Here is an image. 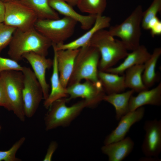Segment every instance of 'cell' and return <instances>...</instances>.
I'll return each instance as SVG.
<instances>
[{
    "label": "cell",
    "instance_id": "44dd1931",
    "mask_svg": "<svg viewBox=\"0 0 161 161\" xmlns=\"http://www.w3.org/2000/svg\"><path fill=\"white\" fill-rule=\"evenodd\" d=\"M98 76L107 94L122 92L126 88L124 75L99 70Z\"/></svg>",
    "mask_w": 161,
    "mask_h": 161
},
{
    "label": "cell",
    "instance_id": "7c38bea8",
    "mask_svg": "<svg viewBox=\"0 0 161 161\" xmlns=\"http://www.w3.org/2000/svg\"><path fill=\"white\" fill-rule=\"evenodd\" d=\"M145 108L143 106L129 112L119 120L117 127L105 138L104 145L119 141L124 138L132 126L144 117Z\"/></svg>",
    "mask_w": 161,
    "mask_h": 161
},
{
    "label": "cell",
    "instance_id": "74e56055",
    "mask_svg": "<svg viewBox=\"0 0 161 161\" xmlns=\"http://www.w3.org/2000/svg\"><path fill=\"white\" fill-rule=\"evenodd\" d=\"M1 126H0V131L1 130Z\"/></svg>",
    "mask_w": 161,
    "mask_h": 161
},
{
    "label": "cell",
    "instance_id": "9a60e30c",
    "mask_svg": "<svg viewBox=\"0 0 161 161\" xmlns=\"http://www.w3.org/2000/svg\"><path fill=\"white\" fill-rule=\"evenodd\" d=\"M50 6L58 13L71 18L79 23L81 28L88 30L94 25L97 16L80 14L64 0H48Z\"/></svg>",
    "mask_w": 161,
    "mask_h": 161
},
{
    "label": "cell",
    "instance_id": "7402d4cb",
    "mask_svg": "<svg viewBox=\"0 0 161 161\" xmlns=\"http://www.w3.org/2000/svg\"><path fill=\"white\" fill-rule=\"evenodd\" d=\"M134 92L132 89L126 92L106 95L103 100L112 105L115 108L116 120H119L123 116L130 111L129 102Z\"/></svg>",
    "mask_w": 161,
    "mask_h": 161
},
{
    "label": "cell",
    "instance_id": "3957f363",
    "mask_svg": "<svg viewBox=\"0 0 161 161\" xmlns=\"http://www.w3.org/2000/svg\"><path fill=\"white\" fill-rule=\"evenodd\" d=\"M100 57L99 50L95 47L87 45L79 48L67 86L83 79L99 82L98 69Z\"/></svg>",
    "mask_w": 161,
    "mask_h": 161
},
{
    "label": "cell",
    "instance_id": "cb8c5ba5",
    "mask_svg": "<svg viewBox=\"0 0 161 161\" xmlns=\"http://www.w3.org/2000/svg\"><path fill=\"white\" fill-rule=\"evenodd\" d=\"M35 13L38 19H58V13L50 6L48 0H21Z\"/></svg>",
    "mask_w": 161,
    "mask_h": 161
},
{
    "label": "cell",
    "instance_id": "1f68e13d",
    "mask_svg": "<svg viewBox=\"0 0 161 161\" xmlns=\"http://www.w3.org/2000/svg\"><path fill=\"white\" fill-rule=\"evenodd\" d=\"M0 106H2L10 111L9 106L5 95L3 82L0 77Z\"/></svg>",
    "mask_w": 161,
    "mask_h": 161
},
{
    "label": "cell",
    "instance_id": "8992f818",
    "mask_svg": "<svg viewBox=\"0 0 161 161\" xmlns=\"http://www.w3.org/2000/svg\"><path fill=\"white\" fill-rule=\"evenodd\" d=\"M1 78L5 95L10 111H13L21 121L25 119L22 92L24 86V76L22 71L16 70L2 72Z\"/></svg>",
    "mask_w": 161,
    "mask_h": 161
},
{
    "label": "cell",
    "instance_id": "ffe728a7",
    "mask_svg": "<svg viewBox=\"0 0 161 161\" xmlns=\"http://www.w3.org/2000/svg\"><path fill=\"white\" fill-rule=\"evenodd\" d=\"M148 105L159 106L161 105V83L155 88L138 93L136 96L133 95L129 102L130 111H134L144 105Z\"/></svg>",
    "mask_w": 161,
    "mask_h": 161
},
{
    "label": "cell",
    "instance_id": "d6986e66",
    "mask_svg": "<svg viewBox=\"0 0 161 161\" xmlns=\"http://www.w3.org/2000/svg\"><path fill=\"white\" fill-rule=\"evenodd\" d=\"M52 47L53 49L54 57L52 73L50 79L51 89L48 97L44 102V106L47 109L49 108L52 103L57 100L67 97L68 96L66 88L64 87L60 81L55 44H52Z\"/></svg>",
    "mask_w": 161,
    "mask_h": 161
},
{
    "label": "cell",
    "instance_id": "d4e9b609",
    "mask_svg": "<svg viewBox=\"0 0 161 161\" xmlns=\"http://www.w3.org/2000/svg\"><path fill=\"white\" fill-rule=\"evenodd\" d=\"M161 55V48H156L144 64V69L142 78L144 85L148 88L152 86L156 81L157 76L156 72V67Z\"/></svg>",
    "mask_w": 161,
    "mask_h": 161
},
{
    "label": "cell",
    "instance_id": "30bf717a",
    "mask_svg": "<svg viewBox=\"0 0 161 161\" xmlns=\"http://www.w3.org/2000/svg\"><path fill=\"white\" fill-rule=\"evenodd\" d=\"M67 93L69 101L81 97L86 102L88 107L94 108L103 100L106 93L100 81L94 82L86 80L83 83L77 82L68 86Z\"/></svg>",
    "mask_w": 161,
    "mask_h": 161
},
{
    "label": "cell",
    "instance_id": "277c9868",
    "mask_svg": "<svg viewBox=\"0 0 161 161\" xmlns=\"http://www.w3.org/2000/svg\"><path fill=\"white\" fill-rule=\"evenodd\" d=\"M143 12L141 6H137L123 22L108 30L112 36L120 38L128 50L133 51L140 45Z\"/></svg>",
    "mask_w": 161,
    "mask_h": 161
},
{
    "label": "cell",
    "instance_id": "f1b7e54d",
    "mask_svg": "<svg viewBox=\"0 0 161 161\" xmlns=\"http://www.w3.org/2000/svg\"><path fill=\"white\" fill-rule=\"evenodd\" d=\"M25 138L22 137L16 141L8 150L0 151V161H18L21 160L16 157V154L25 141Z\"/></svg>",
    "mask_w": 161,
    "mask_h": 161
},
{
    "label": "cell",
    "instance_id": "f546056e",
    "mask_svg": "<svg viewBox=\"0 0 161 161\" xmlns=\"http://www.w3.org/2000/svg\"><path fill=\"white\" fill-rule=\"evenodd\" d=\"M23 66L18 62L10 58L2 57L0 56V75L3 72L9 70L22 71Z\"/></svg>",
    "mask_w": 161,
    "mask_h": 161
},
{
    "label": "cell",
    "instance_id": "d590c367",
    "mask_svg": "<svg viewBox=\"0 0 161 161\" xmlns=\"http://www.w3.org/2000/svg\"><path fill=\"white\" fill-rule=\"evenodd\" d=\"M72 7L76 6L78 0H64Z\"/></svg>",
    "mask_w": 161,
    "mask_h": 161
},
{
    "label": "cell",
    "instance_id": "4dcf8cb0",
    "mask_svg": "<svg viewBox=\"0 0 161 161\" xmlns=\"http://www.w3.org/2000/svg\"><path fill=\"white\" fill-rule=\"evenodd\" d=\"M147 30H150L153 36L161 34V22L156 16L151 20L148 23Z\"/></svg>",
    "mask_w": 161,
    "mask_h": 161
},
{
    "label": "cell",
    "instance_id": "603a6c76",
    "mask_svg": "<svg viewBox=\"0 0 161 161\" xmlns=\"http://www.w3.org/2000/svg\"><path fill=\"white\" fill-rule=\"evenodd\" d=\"M144 64L132 66L125 72L124 75L126 88H129L135 92H139L148 89L142 80V74L144 69Z\"/></svg>",
    "mask_w": 161,
    "mask_h": 161
},
{
    "label": "cell",
    "instance_id": "8fae6325",
    "mask_svg": "<svg viewBox=\"0 0 161 161\" xmlns=\"http://www.w3.org/2000/svg\"><path fill=\"white\" fill-rule=\"evenodd\" d=\"M143 129L145 133L141 145L143 153L145 157H158L161 152V120L145 121Z\"/></svg>",
    "mask_w": 161,
    "mask_h": 161
},
{
    "label": "cell",
    "instance_id": "836d02e7",
    "mask_svg": "<svg viewBox=\"0 0 161 161\" xmlns=\"http://www.w3.org/2000/svg\"><path fill=\"white\" fill-rule=\"evenodd\" d=\"M5 10L4 3L0 0V23L4 22Z\"/></svg>",
    "mask_w": 161,
    "mask_h": 161
},
{
    "label": "cell",
    "instance_id": "4316f807",
    "mask_svg": "<svg viewBox=\"0 0 161 161\" xmlns=\"http://www.w3.org/2000/svg\"><path fill=\"white\" fill-rule=\"evenodd\" d=\"M161 9V0H153L148 8L143 12L141 26L144 29L147 30L148 23L157 16V14Z\"/></svg>",
    "mask_w": 161,
    "mask_h": 161
},
{
    "label": "cell",
    "instance_id": "9c48e42d",
    "mask_svg": "<svg viewBox=\"0 0 161 161\" xmlns=\"http://www.w3.org/2000/svg\"><path fill=\"white\" fill-rule=\"evenodd\" d=\"M24 76L23 100L25 116L32 117L36 112L43 98L41 86L34 72L28 67L23 66Z\"/></svg>",
    "mask_w": 161,
    "mask_h": 161
},
{
    "label": "cell",
    "instance_id": "484cf974",
    "mask_svg": "<svg viewBox=\"0 0 161 161\" xmlns=\"http://www.w3.org/2000/svg\"><path fill=\"white\" fill-rule=\"evenodd\" d=\"M106 5V0H78L76 5L81 12L96 16L102 15Z\"/></svg>",
    "mask_w": 161,
    "mask_h": 161
},
{
    "label": "cell",
    "instance_id": "52a82bcc",
    "mask_svg": "<svg viewBox=\"0 0 161 161\" xmlns=\"http://www.w3.org/2000/svg\"><path fill=\"white\" fill-rule=\"evenodd\" d=\"M77 23L64 16L58 19H38L34 27L52 43L57 45L64 43L73 35Z\"/></svg>",
    "mask_w": 161,
    "mask_h": 161
},
{
    "label": "cell",
    "instance_id": "6da1fadb",
    "mask_svg": "<svg viewBox=\"0 0 161 161\" xmlns=\"http://www.w3.org/2000/svg\"><path fill=\"white\" fill-rule=\"evenodd\" d=\"M52 42L33 27L23 30L16 29L9 44L8 54L18 62L25 53L32 52L46 57Z\"/></svg>",
    "mask_w": 161,
    "mask_h": 161
},
{
    "label": "cell",
    "instance_id": "5b68a950",
    "mask_svg": "<svg viewBox=\"0 0 161 161\" xmlns=\"http://www.w3.org/2000/svg\"><path fill=\"white\" fill-rule=\"evenodd\" d=\"M69 101L67 97L63 98L57 100L51 104L44 119L46 130L68 126L83 109L88 107L84 100L70 106L66 104Z\"/></svg>",
    "mask_w": 161,
    "mask_h": 161
},
{
    "label": "cell",
    "instance_id": "ba28073f",
    "mask_svg": "<svg viewBox=\"0 0 161 161\" xmlns=\"http://www.w3.org/2000/svg\"><path fill=\"white\" fill-rule=\"evenodd\" d=\"M4 4L5 24L23 30L34 27L38 18L29 7L20 0L10 1Z\"/></svg>",
    "mask_w": 161,
    "mask_h": 161
},
{
    "label": "cell",
    "instance_id": "e575fe53",
    "mask_svg": "<svg viewBox=\"0 0 161 161\" xmlns=\"http://www.w3.org/2000/svg\"><path fill=\"white\" fill-rule=\"evenodd\" d=\"M140 161H160V159L158 157H142L139 159Z\"/></svg>",
    "mask_w": 161,
    "mask_h": 161
},
{
    "label": "cell",
    "instance_id": "83f0119b",
    "mask_svg": "<svg viewBox=\"0 0 161 161\" xmlns=\"http://www.w3.org/2000/svg\"><path fill=\"white\" fill-rule=\"evenodd\" d=\"M17 29L4 22L0 23V52L9 45Z\"/></svg>",
    "mask_w": 161,
    "mask_h": 161
},
{
    "label": "cell",
    "instance_id": "5bb4252c",
    "mask_svg": "<svg viewBox=\"0 0 161 161\" xmlns=\"http://www.w3.org/2000/svg\"><path fill=\"white\" fill-rule=\"evenodd\" d=\"M111 20V18L109 17L102 15L97 16L94 25L86 32L69 43L55 44L56 50L77 49L89 45L92 38L97 32L109 27Z\"/></svg>",
    "mask_w": 161,
    "mask_h": 161
},
{
    "label": "cell",
    "instance_id": "8d00e7d4",
    "mask_svg": "<svg viewBox=\"0 0 161 161\" xmlns=\"http://www.w3.org/2000/svg\"><path fill=\"white\" fill-rule=\"evenodd\" d=\"M1 1H2V2H4V3H5L6 2L13 1H17V0H0Z\"/></svg>",
    "mask_w": 161,
    "mask_h": 161
},
{
    "label": "cell",
    "instance_id": "d6a6232c",
    "mask_svg": "<svg viewBox=\"0 0 161 161\" xmlns=\"http://www.w3.org/2000/svg\"><path fill=\"white\" fill-rule=\"evenodd\" d=\"M58 144L56 141H52L50 144L46 154L43 160L44 161H50L52 155L58 147Z\"/></svg>",
    "mask_w": 161,
    "mask_h": 161
},
{
    "label": "cell",
    "instance_id": "4fadbf2b",
    "mask_svg": "<svg viewBox=\"0 0 161 161\" xmlns=\"http://www.w3.org/2000/svg\"><path fill=\"white\" fill-rule=\"evenodd\" d=\"M22 58L25 59L31 65L42 88L43 98L46 100L49 94V86L46 79V72L47 69L52 66L53 60L32 52L24 54Z\"/></svg>",
    "mask_w": 161,
    "mask_h": 161
},
{
    "label": "cell",
    "instance_id": "e0dca14e",
    "mask_svg": "<svg viewBox=\"0 0 161 161\" xmlns=\"http://www.w3.org/2000/svg\"><path fill=\"white\" fill-rule=\"evenodd\" d=\"M134 145L133 140L127 137L118 141L104 145L101 150L108 156L109 161H122L131 153Z\"/></svg>",
    "mask_w": 161,
    "mask_h": 161
},
{
    "label": "cell",
    "instance_id": "ac0fdd59",
    "mask_svg": "<svg viewBox=\"0 0 161 161\" xmlns=\"http://www.w3.org/2000/svg\"><path fill=\"white\" fill-rule=\"evenodd\" d=\"M151 55L145 46L140 45L131 52L128 53L124 61L119 66L109 68L104 71L122 75L127 69L132 66L144 64Z\"/></svg>",
    "mask_w": 161,
    "mask_h": 161
},
{
    "label": "cell",
    "instance_id": "7a4b0ae2",
    "mask_svg": "<svg viewBox=\"0 0 161 161\" xmlns=\"http://www.w3.org/2000/svg\"><path fill=\"white\" fill-rule=\"evenodd\" d=\"M89 45L96 48L100 55L98 69L105 71L112 67L128 55V50L120 40L115 39L108 30L103 29L97 32Z\"/></svg>",
    "mask_w": 161,
    "mask_h": 161
},
{
    "label": "cell",
    "instance_id": "2e32d148",
    "mask_svg": "<svg viewBox=\"0 0 161 161\" xmlns=\"http://www.w3.org/2000/svg\"><path fill=\"white\" fill-rule=\"evenodd\" d=\"M79 49L59 50L56 49L60 80L62 85L65 88L67 87Z\"/></svg>",
    "mask_w": 161,
    "mask_h": 161
}]
</instances>
